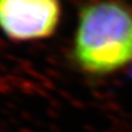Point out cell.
<instances>
[{"label":"cell","instance_id":"obj_3","mask_svg":"<svg viewBox=\"0 0 132 132\" xmlns=\"http://www.w3.org/2000/svg\"><path fill=\"white\" fill-rule=\"evenodd\" d=\"M131 75H132V63H131Z\"/></svg>","mask_w":132,"mask_h":132},{"label":"cell","instance_id":"obj_2","mask_svg":"<svg viewBox=\"0 0 132 132\" xmlns=\"http://www.w3.org/2000/svg\"><path fill=\"white\" fill-rule=\"evenodd\" d=\"M59 18L58 0H0V29L14 41L51 36Z\"/></svg>","mask_w":132,"mask_h":132},{"label":"cell","instance_id":"obj_1","mask_svg":"<svg viewBox=\"0 0 132 132\" xmlns=\"http://www.w3.org/2000/svg\"><path fill=\"white\" fill-rule=\"evenodd\" d=\"M75 62L92 74H107L132 63V9L114 0L85 6L74 37Z\"/></svg>","mask_w":132,"mask_h":132}]
</instances>
